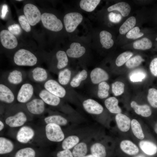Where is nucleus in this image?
I'll return each instance as SVG.
<instances>
[{
  "instance_id": "obj_9",
  "label": "nucleus",
  "mask_w": 157,
  "mask_h": 157,
  "mask_svg": "<svg viewBox=\"0 0 157 157\" xmlns=\"http://www.w3.org/2000/svg\"><path fill=\"white\" fill-rule=\"evenodd\" d=\"M45 103L40 98H33L26 103L27 110L31 113L35 115L42 114L45 109Z\"/></svg>"
},
{
  "instance_id": "obj_44",
  "label": "nucleus",
  "mask_w": 157,
  "mask_h": 157,
  "mask_svg": "<svg viewBox=\"0 0 157 157\" xmlns=\"http://www.w3.org/2000/svg\"><path fill=\"white\" fill-rule=\"evenodd\" d=\"M124 84L122 82L116 81L112 84V90L113 93L115 96L121 95L124 91Z\"/></svg>"
},
{
  "instance_id": "obj_46",
  "label": "nucleus",
  "mask_w": 157,
  "mask_h": 157,
  "mask_svg": "<svg viewBox=\"0 0 157 157\" xmlns=\"http://www.w3.org/2000/svg\"><path fill=\"white\" fill-rule=\"evenodd\" d=\"M18 21L22 28L26 32H29L31 30L30 24L24 15L19 16Z\"/></svg>"
},
{
  "instance_id": "obj_12",
  "label": "nucleus",
  "mask_w": 157,
  "mask_h": 157,
  "mask_svg": "<svg viewBox=\"0 0 157 157\" xmlns=\"http://www.w3.org/2000/svg\"><path fill=\"white\" fill-rule=\"evenodd\" d=\"M28 77L31 81L37 83H44L49 79L48 72L40 67H36L30 71Z\"/></svg>"
},
{
  "instance_id": "obj_33",
  "label": "nucleus",
  "mask_w": 157,
  "mask_h": 157,
  "mask_svg": "<svg viewBox=\"0 0 157 157\" xmlns=\"http://www.w3.org/2000/svg\"><path fill=\"white\" fill-rule=\"evenodd\" d=\"M136 23L135 18L133 16L129 17L123 23L119 29L121 34H124L133 28Z\"/></svg>"
},
{
  "instance_id": "obj_37",
  "label": "nucleus",
  "mask_w": 157,
  "mask_h": 157,
  "mask_svg": "<svg viewBox=\"0 0 157 157\" xmlns=\"http://www.w3.org/2000/svg\"><path fill=\"white\" fill-rule=\"evenodd\" d=\"M131 126L132 131L135 136L139 139H143L144 135L139 122L135 119H133L131 122Z\"/></svg>"
},
{
  "instance_id": "obj_45",
  "label": "nucleus",
  "mask_w": 157,
  "mask_h": 157,
  "mask_svg": "<svg viewBox=\"0 0 157 157\" xmlns=\"http://www.w3.org/2000/svg\"><path fill=\"white\" fill-rule=\"evenodd\" d=\"M140 30L138 27H134L129 31L126 34V36L129 39H136L141 37L144 33L140 32Z\"/></svg>"
},
{
  "instance_id": "obj_11",
  "label": "nucleus",
  "mask_w": 157,
  "mask_h": 157,
  "mask_svg": "<svg viewBox=\"0 0 157 157\" xmlns=\"http://www.w3.org/2000/svg\"><path fill=\"white\" fill-rule=\"evenodd\" d=\"M0 41L5 48L12 49L17 46L18 42L15 36L8 31L3 30L0 33Z\"/></svg>"
},
{
  "instance_id": "obj_52",
  "label": "nucleus",
  "mask_w": 157,
  "mask_h": 157,
  "mask_svg": "<svg viewBox=\"0 0 157 157\" xmlns=\"http://www.w3.org/2000/svg\"><path fill=\"white\" fill-rule=\"evenodd\" d=\"M4 127V124L1 121H0V131H2Z\"/></svg>"
},
{
  "instance_id": "obj_48",
  "label": "nucleus",
  "mask_w": 157,
  "mask_h": 157,
  "mask_svg": "<svg viewBox=\"0 0 157 157\" xmlns=\"http://www.w3.org/2000/svg\"><path fill=\"white\" fill-rule=\"evenodd\" d=\"M149 68L151 74L154 76H157V58H154L151 61Z\"/></svg>"
},
{
  "instance_id": "obj_56",
  "label": "nucleus",
  "mask_w": 157,
  "mask_h": 157,
  "mask_svg": "<svg viewBox=\"0 0 157 157\" xmlns=\"http://www.w3.org/2000/svg\"><path fill=\"white\" fill-rule=\"evenodd\" d=\"M17 1H22V0H17Z\"/></svg>"
},
{
  "instance_id": "obj_41",
  "label": "nucleus",
  "mask_w": 157,
  "mask_h": 157,
  "mask_svg": "<svg viewBox=\"0 0 157 157\" xmlns=\"http://www.w3.org/2000/svg\"><path fill=\"white\" fill-rule=\"evenodd\" d=\"M147 99L152 107L157 108V90L154 88H150L148 90Z\"/></svg>"
},
{
  "instance_id": "obj_31",
  "label": "nucleus",
  "mask_w": 157,
  "mask_h": 157,
  "mask_svg": "<svg viewBox=\"0 0 157 157\" xmlns=\"http://www.w3.org/2000/svg\"><path fill=\"white\" fill-rule=\"evenodd\" d=\"M100 1V0H81L80 2V6L84 10L91 12L95 9Z\"/></svg>"
},
{
  "instance_id": "obj_19",
  "label": "nucleus",
  "mask_w": 157,
  "mask_h": 157,
  "mask_svg": "<svg viewBox=\"0 0 157 157\" xmlns=\"http://www.w3.org/2000/svg\"><path fill=\"white\" fill-rule=\"evenodd\" d=\"M115 119L119 129L123 132H126L129 130L131 125V119L126 115L120 113L117 114Z\"/></svg>"
},
{
  "instance_id": "obj_50",
  "label": "nucleus",
  "mask_w": 157,
  "mask_h": 157,
  "mask_svg": "<svg viewBox=\"0 0 157 157\" xmlns=\"http://www.w3.org/2000/svg\"><path fill=\"white\" fill-rule=\"evenodd\" d=\"M57 157H74L72 152L69 149H63L58 152Z\"/></svg>"
},
{
  "instance_id": "obj_32",
  "label": "nucleus",
  "mask_w": 157,
  "mask_h": 157,
  "mask_svg": "<svg viewBox=\"0 0 157 157\" xmlns=\"http://www.w3.org/2000/svg\"><path fill=\"white\" fill-rule=\"evenodd\" d=\"M88 151L87 146L84 142L79 143L73 148L72 153L74 157H84Z\"/></svg>"
},
{
  "instance_id": "obj_51",
  "label": "nucleus",
  "mask_w": 157,
  "mask_h": 157,
  "mask_svg": "<svg viewBox=\"0 0 157 157\" xmlns=\"http://www.w3.org/2000/svg\"><path fill=\"white\" fill-rule=\"evenodd\" d=\"M8 12V8L7 5L6 4H4L3 6L1 9V18L2 19H4Z\"/></svg>"
},
{
  "instance_id": "obj_53",
  "label": "nucleus",
  "mask_w": 157,
  "mask_h": 157,
  "mask_svg": "<svg viewBox=\"0 0 157 157\" xmlns=\"http://www.w3.org/2000/svg\"><path fill=\"white\" fill-rule=\"evenodd\" d=\"M154 130L155 132L157 134V122L155 125Z\"/></svg>"
},
{
  "instance_id": "obj_1",
  "label": "nucleus",
  "mask_w": 157,
  "mask_h": 157,
  "mask_svg": "<svg viewBox=\"0 0 157 157\" xmlns=\"http://www.w3.org/2000/svg\"><path fill=\"white\" fill-rule=\"evenodd\" d=\"M15 64L19 66H33L38 62L36 56L30 51L21 49L15 53L13 57Z\"/></svg>"
},
{
  "instance_id": "obj_55",
  "label": "nucleus",
  "mask_w": 157,
  "mask_h": 157,
  "mask_svg": "<svg viewBox=\"0 0 157 157\" xmlns=\"http://www.w3.org/2000/svg\"><path fill=\"white\" fill-rule=\"evenodd\" d=\"M135 157H145L143 155H138Z\"/></svg>"
},
{
  "instance_id": "obj_36",
  "label": "nucleus",
  "mask_w": 157,
  "mask_h": 157,
  "mask_svg": "<svg viewBox=\"0 0 157 157\" xmlns=\"http://www.w3.org/2000/svg\"><path fill=\"white\" fill-rule=\"evenodd\" d=\"M133 46L135 49L145 50L150 49L152 46V43L149 39L144 38L135 41Z\"/></svg>"
},
{
  "instance_id": "obj_16",
  "label": "nucleus",
  "mask_w": 157,
  "mask_h": 157,
  "mask_svg": "<svg viewBox=\"0 0 157 157\" xmlns=\"http://www.w3.org/2000/svg\"><path fill=\"white\" fill-rule=\"evenodd\" d=\"M34 134V131L31 127L28 126H24L21 127L18 131L16 138L19 142L26 143L33 138Z\"/></svg>"
},
{
  "instance_id": "obj_35",
  "label": "nucleus",
  "mask_w": 157,
  "mask_h": 157,
  "mask_svg": "<svg viewBox=\"0 0 157 157\" xmlns=\"http://www.w3.org/2000/svg\"><path fill=\"white\" fill-rule=\"evenodd\" d=\"M88 73L85 69H83L76 75L70 82L71 86L73 88L79 86L82 81L85 80L88 77Z\"/></svg>"
},
{
  "instance_id": "obj_34",
  "label": "nucleus",
  "mask_w": 157,
  "mask_h": 157,
  "mask_svg": "<svg viewBox=\"0 0 157 157\" xmlns=\"http://www.w3.org/2000/svg\"><path fill=\"white\" fill-rule=\"evenodd\" d=\"M71 71L68 68L63 69L60 71L58 75V80L62 85H67L71 79Z\"/></svg>"
},
{
  "instance_id": "obj_27",
  "label": "nucleus",
  "mask_w": 157,
  "mask_h": 157,
  "mask_svg": "<svg viewBox=\"0 0 157 157\" xmlns=\"http://www.w3.org/2000/svg\"><path fill=\"white\" fill-rule=\"evenodd\" d=\"M80 139L76 135H71L64 139L62 143L63 149H69L74 148L79 143Z\"/></svg>"
},
{
  "instance_id": "obj_43",
  "label": "nucleus",
  "mask_w": 157,
  "mask_h": 157,
  "mask_svg": "<svg viewBox=\"0 0 157 157\" xmlns=\"http://www.w3.org/2000/svg\"><path fill=\"white\" fill-rule=\"evenodd\" d=\"M144 61V59L141 56L136 55L130 58L126 62V65L129 68H132L138 66Z\"/></svg>"
},
{
  "instance_id": "obj_29",
  "label": "nucleus",
  "mask_w": 157,
  "mask_h": 157,
  "mask_svg": "<svg viewBox=\"0 0 157 157\" xmlns=\"http://www.w3.org/2000/svg\"><path fill=\"white\" fill-rule=\"evenodd\" d=\"M47 124H55L60 126H65L67 124L68 121L65 117L59 115H53L48 116L44 119Z\"/></svg>"
},
{
  "instance_id": "obj_26",
  "label": "nucleus",
  "mask_w": 157,
  "mask_h": 157,
  "mask_svg": "<svg viewBox=\"0 0 157 157\" xmlns=\"http://www.w3.org/2000/svg\"><path fill=\"white\" fill-rule=\"evenodd\" d=\"M14 144L10 140L3 137L0 138V154H6L11 152L13 149Z\"/></svg>"
},
{
  "instance_id": "obj_42",
  "label": "nucleus",
  "mask_w": 157,
  "mask_h": 157,
  "mask_svg": "<svg viewBox=\"0 0 157 157\" xmlns=\"http://www.w3.org/2000/svg\"><path fill=\"white\" fill-rule=\"evenodd\" d=\"M133 55V53L130 51H126L122 53L116 59V65L118 67L122 65L129 60Z\"/></svg>"
},
{
  "instance_id": "obj_40",
  "label": "nucleus",
  "mask_w": 157,
  "mask_h": 157,
  "mask_svg": "<svg viewBox=\"0 0 157 157\" xmlns=\"http://www.w3.org/2000/svg\"><path fill=\"white\" fill-rule=\"evenodd\" d=\"M146 73L141 70H136L131 72L129 76V79L133 82L142 81L146 77Z\"/></svg>"
},
{
  "instance_id": "obj_39",
  "label": "nucleus",
  "mask_w": 157,
  "mask_h": 157,
  "mask_svg": "<svg viewBox=\"0 0 157 157\" xmlns=\"http://www.w3.org/2000/svg\"><path fill=\"white\" fill-rule=\"evenodd\" d=\"M36 152L32 148L27 147L20 149L16 153L15 157H35Z\"/></svg>"
},
{
  "instance_id": "obj_10",
  "label": "nucleus",
  "mask_w": 157,
  "mask_h": 157,
  "mask_svg": "<svg viewBox=\"0 0 157 157\" xmlns=\"http://www.w3.org/2000/svg\"><path fill=\"white\" fill-rule=\"evenodd\" d=\"M27 120V117L24 112L18 111L13 115L8 117L5 123L11 127H19L23 125Z\"/></svg>"
},
{
  "instance_id": "obj_18",
  "label": "nucleus",
  "mask_w": 157,
  "mask_h": 157,
  "mask_svg": "<svg viewBox=\"0 0 157 157\" xmlns=\"http://www.w3.org/2000/svg\"><path fill=\"white\" fill-rule=\"evenodd\" d=\"M85 52V49L77 42H73L70 45V48L66 51L67 55L69 57L78 58L83 56Z\"/></svg>"
},
{
  "instance_id": "obj_25",
  "label": "nucleus",
  "mask_w": 157,
  "mask_h": 157,
  "mask_svg": "<svg viewBox=\"0 0 157 157\" xmlns=\"http://www.w3.org/2000/svg\"><path fill=\"white\" fill-rule=\"evenodd\" d=\"M100 42L103 47L108 49L111 48L114 44L111 34L106 31H101L99 34Z\"/></svg>"
},
{
  "instance_id": "obj_30",
  "label": "nucleus",
  "mask_w": 157,
  "mask_h": 157,
  "mask_svg": "<svg viewBox=\"0 0 157 157\" xmlns=\"http://www.w3.org/2000/svg\"><path fill=\"white\" fill-rule=\"evenodd\" d=\"M57 60V68L58 69H63L68 65V60L66 53L64 51L59 50L56 54Z\"/></svg>"
},
{
  "instance_id": "obj_8",
  "label": "nucleus",
  "mask_w": 157,
  "mask_h": 157,
  "mask_svg": "<svg viewBox=\"0 0 157 157\" xmlns=\"http://www.w3.org/2000/svg\"><path fill=\"white\" fill-rule=\"evenodd\" d=\"M43 84L44 88L60 98L64 97L66 95L65 89L55 80L49 79Z\"/></svg>"
},
{
  "instance_id": "obj_7",
  "label": "nucleus",
  "mask_w": 157,
  "mask_h": 157,
  "mask_svg": "<svg viewBox=\"0 0 157 157\" xmlns=\"http://www.w3.org/2000/svg\"><path fill=\"white\" fill-rule=\"evenodd\" d=\"M25 77V73L23 71L17 69L13 70L4 76V82L6 84L10 87L15 86L22 83Z\"/></svg>"
},
{
  "instance_id": "obj_54",
  "label": "nucleus",
  "mask_w": 157,
  "mask_h": 157,
  "mask_svg": "<svg viewBox=\"0 0 157 157\" xmlns=\"http://www.w3.org/2000/svg\"><path fill=\"white\" fill-rule=\"evenodd\" d=\"M84 157H96L92 154L86 155Z\"/></svg>"
},
{
  "instance_id": "obj_15",
  "label": "nucleus",
  "mask_w": 157,
  "mask_h": 157,
  "mask_svg": "<svg viewBox=\"0 0 157 157\" xmlns=\"http://www.w3.org/2000/svg\"><path fill=\"white\" fill-rule=\"evenodd\" d=\"M39 97L46 104L52 106H57L60 102V98L50 92L44 88L39 92Z\"/></svg>"
},
{
  "instance_id": "obj_21",
  "label": "nucleus",
  "mask_w": 157,
  "mask_h": 157,
  "mask_svg": "<svg viewBox=\"0 0 157 157\" xmlns=\"http://www.w3.org/2000/svg\"><path fill=\"white\" fill-rule=\"evenodd\" d=\"M120 147L123 152L131 155L136 154L139 151L138 148L135 144L127 140H124L121 142Z\"/></svg>"
},
{
  "instance_id": "obj_47",
  "label": "nucleus",
  "mask_w": 157,
  "mask_h": 157,
  "mask_svg": "<svg viewBox=\"0 0 157 157\" xmlns=\"http://www.w3.org/2000/svg\"><path fill=\"white\" fill-rule=\"evenodd\" d=\"M8 31L14 35H18L21 32V28L18 24H14L8 27Z\"/></svg>"
},
{
  "instance_id": "obj_13",
  "label": "nucleus",
  "mask_w": 157,
  "mask_h": 157,
  "mask_svg": "<svg viewBox=\"0 0 157 157\" xmlns=\"http://www.w3.org/2000/svg\"><path fill=\"white\" fill-rule=\"evenodd\" d=\"M15 94L10 87L3 83L0 84V100L3 103L11 104L14 101Z\"/></svg>"
},
{
  "instance_id": "obj_5",
  "label": "nucleus",
  "mask_w": 157,
  "mask_h": 157,
  "mask_svg": "<svg viewBox=\"0 0 157 157\" xmlns=\"http://www.w3.org/2000/svg\"><path fill=\"white\" fill-rule=\"evenodd\" d=\"M23 10L24 15L30 25L34 26L41 20V15L40 11L33 4H26L24 6Z\"/></svg>"
},
{
  "instance_id": "obj_4",
  "label": "nucleus",
  "mask_w": 157,
  "mask_h": 157,
  "mask_svg": "<svg viewBox=\"0 0 157 157\" xmlns=\"http://www.w3.org/2000/svg\"><path fill=\"white\" fill-rule=\"evenodd\" d=\"M83 19L82 15L78 13L72 12L66 14L63 19L66 31L69 33L74 31Z\"/></svg>"
},
{
  "instance_id": "obj_6",
  "label": "nucleus",
  "mask_w": 157,
  "mask_h": 157,
  "mask_svg": "<svg viewBox=\"0 0 157 157\" xmlns=\"http://www.w3.org/2000/svg\"><path fill=\"white\" fill-rule=\"evenodd\" d=\"M34 88L30 83H26L21 86L16 96L17 101L21 103H26L31 100L34 95Z\"/></svg>"
},
{
  "instance_id": "obj_20",
  "label": "nucleus",
  "mask_w": 157,
  "mask_h": 157,
  "mask_svg": "<svg viewBox=\"0 0 157 157\" xmlns=\"http://www.w3.org/2000/svg\"><path fill=\"white\" fill-rule=\"evenodd\" d=\"M131 8L129 4L124 2H120L110 6L107 9L108 12L117 10L121 14L123 17L127 16L129 14Z\"/></svg>"
},
{
  "instance_id": "obj_49",
  "label": "nucleus",
  "mask_w": 157,
  "mask_h": 157,
  "mask_svg": "<svg viewBox=\"0 0 157 157\" xmlns=\"http://www.w3.org/2000/svg\"><path fill=\"white\" fill-rule=\"evenodd\" d=\"M108 17L109 20L114 23L119 22L122 19V16L120 14L113 12L110 13L109 14Z\"/></svg>"
},
{
  "instance_id": "obj_28",
  "label": "nucleus",
  "mask_w": 157,
  "mask_h": 157,
  "mask_svg": "<svg viewBox=\"0 0 157 157\" xmlns=\"http://www.w3.org/2000/svg\"><path fill=\"white\" fill-rule=\"evenodd\" d=\"M90 150L91 154L96 157H105L106 156V148L100 143L93 144L90 147Z\"/></svg>"
},
{
  "instance_id": "obj_22",
  "label": "nucleus",
  "mask_w": 157,
  "mask_h": 157,
  "mask_svg": "<svg viewBox=\"0 0 157 157\" xmlns=\"http://www.w3.org/2000/svg\"><path fill=\"white\" fill-rule=\"evenodd\" d=\"M131 107L137 114L144 117H148L151 114V110L148 105H139L135 101H132L131 103Z\"/></svg>"
},
{
  "instance_id": "obj_14",
  "label": "nucleus",
  "mask_w": 157,
  "mask_h": 157,
  "mask_svg": "<svg viewBox=\"0 0 157 157\" xmlns=\"http://www.w3.org/2000/svg\"><path fill=\"white\" fill-rule=\"evenodd\" d=\"M82 105L85 111L90 114L99 115L102 113L103 111L102 106L93 99H89L85 100Z\"/></svg>"
},
{
  "instance_id": "obj_2",
  "label": "nucleus",
  "mask_w": 157,
  "mask_h": 157,
  "mask_svg": "<svg viewBox=\"0 0 157 157\" xmlns=\"http://www.w3.org/2000/svg\"><path fill=\"white\" fill-rule=\"evenodd\" d=\"M41 20L44 27L50 31L57 32L63 28V25L61 21L53 14L43 13L41 15Z\"/></svg>"
},
{
  "instance_id": "obj_38",
  "label": "nucleus",
  "mask_w": 157,
  "mask_h": 157,
  "mask_svg": "<svg viewBox=\"0 0 157 157\" xmlns=\"http://www.w3.org/2000/svg\"><path fill=\"white\" fill-rule=\"evenodd\" d=\"M109 84L105 81L101 82L99 84L97 93L98 97L101 99L107 97L109 95Z\"/></svg>"
},
{
  "instance_id": "obj_3",
  "label": "nucleus",
  "mask_w": 157,
  "mask_h": 157,
  "mask_svg": "<svg viewBox=\"0 0 157 157\" xmlns=\"http://www.w3.org/2000/svg\"><path fill=\"white\" fill-rule=\"evenodd\" d=\"M45 130L46 137L50 141L60 142L64 139V134L60 125L52 123L47 124Z\"/></svg>"
},
{
  "instance_id": "obj_57",
  "label": "nucleus",
  "mask_w": 157,
  "mask_h": 157,
  "mask_svg": "<svg viewBox=\"0 0 157 157\" xmlns=\"http://www.w3.org/2000/svg\"><path fill=\"white\" fill-rule=\"evenodd\" d=\"M156 40H157V37L156 38Z\"/></svg>"
},
{
  "instance_id": "obj_24",
  "label": "nucleus",
  "mask_w": 157,
  "mask_h": 157,
  "mask_svg": "<svg viewBox=\"0 0 157 157\" xmlns=\"http://www.w3.org/2000/svg\"><path fill=\"white\" fill-rule=\"evenodd\" d=\"M118 101L114 97H111L106 99L105 105L108 110L111 113L115 114L121 113V110L118 106Z\"/></svg>"
},
{
  "instance_id": "obj_17",
  "label": "nucleus",
  "mask_w": 157,
  "mask_h": 157,
  "mask_svg": "<svg viewBox=\"0 0 157 157\" xmlns=\"http://www.w3.org/2000/svg\"><path fill=\"white\" fill-rule=\"evenodd\" d=\"M90 78L93 84H97L108 80L109 77L107 73L104 69L96 67L91 71Z\"/></svg>"
},
{
  "instance_id": "obj_23",
  "label": "nucleus",
  "mask_w": 157,
  "mask_h": 157,
  "mask_svg": "<svg viewBox=\"0 0 157 157\" xmlns=\"http://www.w3.org/2000/svg\"><path fill=\"white\" fill-rule=\"evenodd\" d=\"M141 149L146 154L153 155L157 152V146L153 142L147 140H142L139 143Z\"/></svg>"
}]
</instances>
